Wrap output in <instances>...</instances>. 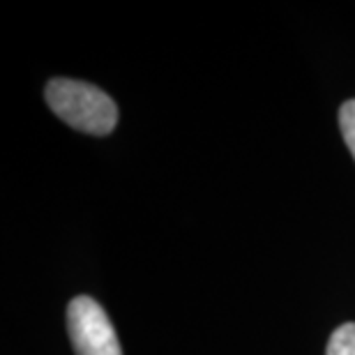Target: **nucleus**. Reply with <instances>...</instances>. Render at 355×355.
<instances>
[{
  "instance_id": "4",
  "label": "nucleus",
  "mask_w": 355,
  "mask_h": 355,
  "mask_svg": "<svg viewBox=\"0 0 355 355\" xmlns=\"http://www.w3.org/2000/svg\"><path fill=\"white\" fill-rule=\"evenodd\" d=\"M339 127H342L344 141L355 159V99L342 104V109H339Z\"/></svg>"
},
{
  "instance_id": "1",
  "label": "nucleus",
  "mask_w": 355,
  "mask_h": 355,
  "mask_svg": "<svg viewBox=\"0 0 355 355\" xmlns=\"http://www.w3.org/2000/svg\"><path fill=\"white\" fill-rule=\"evenodd\" d=\"M46 104L69 127L95 137L113 132L118 123L116 102L90 83L74 79H53L46 86Z\"/></svg>"
},
{
  "instance_id": "3",
  "label": "nucleus",
  "mask_w": 355,
  "mask_h": 355,
  "mask_svg": "<svg viewBox=\"0 0 355 355\" xmlns=\"http://www.w3.org/2000/svg\"><path fill=\"white\" fill-rule=\"evenodd\" d=\"M325 355H355V323H344L332 332Z\"/></svg>"
},
{
  "instance_id": "2",
  "label": "nucleus",
  "mask_w": 355,
  "mask_h": 355,
  "mask_svg": "<svg viewBox=\"0 0 355 355\" xmlns=\"http://www.w3.org/2000/svg\"><path fill=\"white\" fill-rule=\"evenodd\" d=\"M67 328L76 355H123L109 314L88 295H79L69 302Z\"/></svg>"
}]
</instances>
